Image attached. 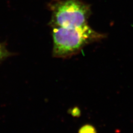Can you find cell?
Instances as JSON below:
<instances>
[{
	"instance_id": "4",
	"label": "cell",
	"mask_w": 133,
	"mask_h": 133,
	"mask_svg": "<svg viewBox=\"0 0 133 133\" xmlns=\"http://www.w3.org/2000/svg\"><path fill=\"white\" fill-rule=\"evenodd\" d=\"M79 133H97L95 128L90 124L83 126L79 130Z\"/></svg>"
},
{
	"instance_id": "3",
	"label": "cell",
	"mask_w": 133,
	"mask_h": 133,
	"mask_svg": "<svg viewBox=\"0 0 133 133\" xmlns=\"http://www.w3.org/2000/svg\"><path fill=\"white\" fill-rule=\"evenodd\" d=\"M12 55V53L8 51L5 45L0 43V62Z\"/></svg>"
},
{
	"instance_id": "1",
	"label": "cell",
	"mask_w": 133,
	"mask_h": 133,
	"mask_svg": "<svg viewBox=\"0 0 133 133\" xmlns=\"http://www.w3.org/2000/svg\"><path fill=\"white\" fill-rule=\"evenodd\" d=\"M53 56L68 58L77 55L85 45L103 38L88 24L77 27H53Z\"/></svg>"
},
{
	"instance_id": "2",
	"label": "cell",
	"mask_w": 133,
	"mask_h": 133,
	"mask_svg": "<svg viewBox=\"0 0 133 133\" xmlns=\"http://www.w3.org/2000/svg\"><path fill=\"white\" fill-rule=\"evenodd\" d=\"M51 23L53 27H77L87 24L90 8L80 0H62L53 3Z\"/></svg>"
}]
</instances>
